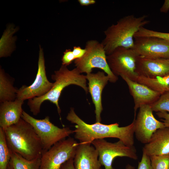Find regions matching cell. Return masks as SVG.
Listing matches in <instances>:
<instances>
[{
  "label": "cell",
  "instance_id": "cell-1",
  "mask_svg": "<svg viewBox=\"0 0 169 169\" xmlns=\"http://www.w3.org/2000/svg\"><path fill=\"white\" fill-rule=\"evenodd\" d=\"M66 119L71 123L76 124L74 130V137L79 140L80 143L91 144L95 140L110 137L118 139L127 146H134L133 121L129 125L123 127H119L117 123L106 125L96 122L93 124H88L77 115L72 107L70 108Z\"/></svg>",
  "mask_w": 169,
  "mask_h": 169
},
{
  "label": "cell",
  "instance_id": "cell-2",
  "mask_svg": "<svg viewBox=\"0 0 169 169\" xmlns=\"http://www.w3.org/2000/svg\"><path fill=\"white\" fill-rule=\"evenodd\" d=\"M4 130L10 150L28 160L41 158L43 152L41 140L33 127L21 118Z\"/></svg>",
  "mask_w": 169,
  "mask_h": 169
},
{
  "label": "cell",
  "instance_id": "cell-3",
  "mask_svg": "<svg viewBox=\"0 0 169 169\" xmlns=\"http://www.w3.org/2000/svg\"><path fill=\"white\" fill-rule=\"evenodd\" d=\"M81 74L76 68L69 70L67 66L62 65L59 69L55 71L51 76V78L55 82L50 90L42 96L28 100V105L31 112L34 115H37L40 112L42 103L49 100L56 105L60 115L61 110L58 102L61 92L65 87L71 84L75 85L82 88L86 94L89 92L86 75Z\"/></svg>",
  "mask_w": 169,
  "mask_h": 169
},
{
  "label": "cell",
  "instance_id": "cell-4",
  "mask_svg": "<svg viewBox=\"0 0 169 169\" xmlns=\"http://www.w3.org/2000/svg\"><path fill=\"white\" fill-rule=\"evenodd\" d=\"M146 18L145 15L138 17L129 15L109 27L104 32L105 37L101 42L106 55L118 47L133 49L135 34L149 22Z\"/></svg>",
  "mask_w": 169,
  "mask_h": 169
},
{
  "label": "cell",
  "instance_id": "cell-5",
  "mask_svg": "<svg viewBox=\"0 0 169 169\" xmlns=\"http://www.w3.org/2000/svg\"><path fill=\"white\" fill-rule=\"evenodd\" d=\"M85 46L86 52L84 55L74 60L76 68L80 73H91L93 68H98L107 74L110 82H116L118 77L113 74L109 67L107 55L101 43L96 40H90L86 42Z\"/></svg>",
  "mask_w": 169,
  "mask_h": 169
},
{
  "label": "cell",
  "instance_id": "cell-6",
  "mask_svg": "<svg viewBox=\"0 0 169 169\" xmlns=\"http://www.w3.org/2000/svg\"><path fill=\"white\" fill-rule=\"evenodd\" d=\"M21 118L34 129L41 140L43 152L49 150L57 142L74 133V130L69 127L60 128L55 125L51 122L49 116H46L43 119H36L23 110Z\"/></svg>",
  "mask_w": 169,
  "mask_h": 169
},
{
  "label": "cell",
  "instance_id": "cell-7",
  "mask_svg": "<svg viewBox=\"0 0 169 169\" xmlns=\"http://www.w3.org/2000/svg\"><path fill=\"white\" fill-rule=\"evenodd\" d=\"M79 144L71 137L57 142L43 152L39 169H60L65 162L74 158Z\"/></svg>",
  "mask_w": 169,
  "mask_h": 169
},
{
  "label": "cell",
  "instance_id": "cell-8",
  "mask_svg": "<svg viewBox=\"0 0 169 169\" xmlns=\"http://www.w3.org/2000/svg\"><path fill=\"white\" fill-rule=\"evenodd\" d=\"M139 55L132 49L118 47L107 55V61L113 74L125 76L133 81L138 75L136 63Z\"/></svg>",
  "mask_w": 169,
  "mask_h": 169
},
{
  "label": "cell",
  "instance_id": "cell-9",
  "mask_svg": "<svg viewBox=\"0 0 169 169\" xmlns=\"http://www.w3.org/2000/svg\"><path fill=\"white\" fill-rule=\"evenodd\" d=\"M99 153V160L105 169H114L112 166L114 159L117 157H126L138 159L136 151L134 146H129L119 140L111 143L104 139H96L92 142Z\"/></svg>",
  "mask_w": 169,
  "mask_h": 169
},
{
  "label": "cell",
  "instance_id": "cell-10",
  "mask_svg": "<svg viewBox=\"0 0 169 169\" xmlns=\"http://www.w3.org/2000/svg\"><path fill=\"white\" fill-rule=\"evenodd\" d=\"M139 109L137 117L133 120L134 134L139 141L146 144L155 131L166 126L155 117L150 105H142Z\"/></svg>",
  "mask_w": 169,
  "mask_h": 169
},
{
  "label": "cell",
  "instance_id": "cell-11",
  "mask_svg": "<svg viewBox=\"0 0 169 169\" xmlns=\"http://www.w3.org/2000/svg\"><path fill=\"white\" fill-rule=\"evenodd\" d=\"M38 69L36 78L30 86H22L18 90L17 99L24 100L42 96L51 89L53 83L48 80L46 74L45 60L43 49L39 46Z\"/></svg>",
  "mask_w": 169,
  "mask_h": 169
},
{
  "label": "cell",
  "instance_id": "cell-12",
  "mask_svg": "<svg viewBox=\"0 0 169 169\" xmlns=\"http://www.w3.org/2000/svg\"><path fill=\"white\" fill-rule=\"evenodd\" d=\"M132 49L140 56L148 58L169 59V42L155 37L134 38Z\"/></svg>",
  "mask_w": 169,
  "mask_h": 169
},
{
  "label": "cell",
  "instance_id": "cell-13",
  "mask_svg": "<svg viewBox=\"0 0 169 169\" xmlns=\"http://www.w3.org/2000/svg\"><path fill=\"white\" fill-rule=\"evenodd\" d=\"M86 77L88 81V91L95 107L96 122H100V115L103 109L102 94L104 88L109 81V78L104 71H100L96 73L87 74Z\"/></svg>",
  "mask_w": 169,
  "mask_h": 169
},
{
  "label": "cell",
  "instance_id": "cell-14",
  "mask_svg": "<svg viewBox=\"0 0 169 169\" xmlns=\"http://www.w3.org/2000/svg\"><path fill=\"white\" fill-rule=\"evenodd\" d=\"M128 86L134 103V119L137 110L142 105H150L155 102L161 94L146 85L134 81L125 76L121 77Z\"/></svg>",
  "mask_w": 169,
  "mask_h": 169
},
{
  "label": "cell",
  "instance_id": "cell-15",
  "mask_svg": "<svg viewBox=\"0 0 169 169\" xmlns=\"http://www.w3.org/2000/svg\"><path fill=\"white\" fill-rule=\"evenodd\" d=\"M136 72L138 75L154 78L169 74V59L148 58L140 56Z\"/></svg>",
  "mask_w": 169,
  "mask_h": 169
},
{
  "label": "cell",
  "instance_id": "cell-16",
  "mask_svg": "<svg viewBox=\"0 0 169 169\" xmlns=\"http://www.w3.org/2000/svg\"><path fill=\"white\" fill-rule=\"evenodd\" d=\"M91 144L79 143L73 159L75 169H101L98 152Z\"/></svg>",
  "mask_w": 169,
  "mask_h": 169
},
{
  "label": "cell",
  "instance_id": "cell-17",
  "mask_svg": "<svg viewBox=\"0 0 169 169\" xmlns=\"http://www.w3.org/2000/svg\"><path fill=\"white\" fill-rule=\"evenodd\" d=\"M149 156L169 153V127L159 129L152 135L142 149Z\"/></svg>",
  "mask_w": 169,
  "mask_h": 169
},
{
  "label": "cell",
  "instance_id": "cell-18",
  "mask_svg": "<svg viewBox=\"0 0 169 169\" xmlns=\"http://www.w3.org/2000/svg\"><path fill=\"white\" fill-rule=\"evenodd\" d=\"M23 100L16 99L13 101L1 103L0 127L3 130L17 123L21 118Z\"/></svg>",
  "mask_w": 169,
  "mask_h": 169
},
{
  "label": "cell",
  "instance_id": "cell-19",
  "mask_svg": "<svg viewBox=\"0 0 169 169\" xmlns=\"http://www.w3.org/2000/svg\"><path fill=\"white\" fill-rule=\"evenodd\" d=\"M133 81L146 85L161 95L169 92V74L154 78L138 75Z\"/></svg>",
  "mask_w": 169,
  "mask_h": 169
},
{
  "label": "cell",
  "instance_id": "cell-20",
  "mask_svg": "<svg viewBox=\"0 0 169 169\" xmlns=\"http://www.w3.org/2000/svg\"><path fill=\"white\" fill-rule=\"evenodd\" d=\"M18 90L13 86L3 70L0 71V101H13L17 99Z\"/></svg>",
  "mask_w": 169,
  "mask_h": 169
},
{
  "label": "cell",
  "instance_id": "cell-21",
  "mask_svg": "<svg viewBox=\"0 0 169 169\" xmlns=\"http://www.w3.org/2000/svg\"><path fill=\"white\" fill-rule=\"evenodd\" d=\"M10 152V160L13 169H39L41 158L28 160L16 152Z\"/></svg>",
  "mask_w": 169,
  "mask_h": 169
},
{
  "label": "cell",
  "instance_id": "cell-22",
  "mask_svg": "<svg viewBox=\"0 0 169 169\" xmlns=\"http://www.w3.org/2000/svg\"><path fill=\"white\" fill-rule=\"evenodd\" d=\"M11 152L6 142L3 129L0 127V169H7Z\"/></svg>",
  "mask_w": 169,
  "mask_h": 169
},
{
  "label": "cell",
  "instance_id": "cell-23",
  "mask_svg": "<svg viewBox=\"0 0 169 169\" xmlns=\"http://www.w3.org/2000/svg\"><path fill=\"white\" fill-rule=\"evenodd\" d=\"M150 105L153 111L168 112L169 113V92L161 95L158 99Z\"/></svg>",
  "mask_w": 169,
  "mask_h": 169
},
{
  "label": "cell",
  "instance_id": "cell-24",
  "mask_svg": "<svg viewBox=\"0 0 169 169\" xmlns=\"http://www.w3.org/2000/svg\"><path fill=\"white\" fill-rule=\"evenodd\" d=\"M10 28L6 30L0 40V57L8 56L11 52L9 49L11 45L9 44L12 43V33L15 31L14 30L12 31L13 29L11 32L12 28Z\"/></svg>",
  "mask_w": 169,
  "mask_h": 169
},
{
  "label": "cell",
  "instance_id": "cell-25",
  "mask_svg": "<svg viewBox=\"0 0 169 169\" xmlns=\"http://www.w3.org/2000/svg\"><path fill=\"white\" fill-rule=\"evenodd\" d=\"M150 157L153 169H169V153Z\"/></svg>",
  "mask_w": 169,
  "mask_h": 169
},
{
  "label": "cell",
  "instance_id": "cell-26",
  "mask_svg": "<svg viewBox=\"0 0 169 169\" xmlns=\"http://www.w3.org/2000/svg\"><path fill=\"white\" fill-rule=\"evenodd\" d=\"M152 37L161 38L169 42V33H163L141 27L135 34V37Z\"/></svg>",
  "mask_w": 169,
  "mask_h": 169
},
{
  "label": "cell",
  "instance_id": "cell-27",
  "mask_svg": "<svg viewBox=\"0 0 169 169\" xmlns=\"http://www.w3.org/2000/svg\"><path fill=\"white\" fill-rule=\"evenodd\" d=\"M142 152L141 159L139 162L137 169H153L151 166L150 157Z\"/></svg>",
  "mask_w": 169,
  "mask_h": 169
},
{
  "label": "cell",
  "instance_id": "cell-28",
  "mask_svg": "<svg viewBox=\"0 0 169 169\" xmlns=\"http://www.w3.org/2000/svg\"><path fill=\"white\" fill-rule=\"evenodd\" d=\"M75 59L72 51L70 49H67L64 52L62 58V65L66 66L69 65Z\"/></svg>",
  "mask_w": 169,
  "mask_h": 169
},
{
  "label": "cell",
  "instance_id": "cell-29",
  "mask_svg": "<svg viewBox=\"0 0 169 169\" xmlns=\"http://www.w3.org/2000/svg\"><path fill=\"white\" fill-rule=\"evenodd\" d=\"M72 52L76 59L81 58L85 53L86 50L85 49L81 48L79 46H75L73 47Z\"/></svg>",
  "mask_w": 169,
  "mask_h": 169
},
{
  "label": "cell",
  "instance_id": "cell-30",
  "mask_svg": "<svg viewBox=\"0 0 169 169\" xmlns=\"http://www.w3.org/2000/svg\"><path fill=\"white\" fill-rule=\"evenodd\" d=\"M157 115L162 119L165 126L169 127V113L165 112H156Z\"/></svg>",
  "mask_w": 169,
  "mask_h": 169
},
{
  "label": "cell",
  "instance_id": "cell-31",
  "mask_svg": "<svg viewBox=\"0 0 169 169\" xmlns=\"http://www.w3.org/2000/svg\"><path fill=\"white\" fill-rule=\"evenodd\" d=\"M74 158L71 159L64 163L60 169H75L74 165Z\"/></svg>",
  "mask_w": 169,
  "mask_h": 169
},
{
  "label": "cell",
  "instance_id": "cell-32",
  "mask_svg": "<svg viewBox=\"0 0 169 169\" xmlns=\"http://www.w3.org/2000/svg\"><path fill=\"white\" fill-rule=\"evenodd\" d=\"M169 10V0H165L160 9L161 12L166 13Z\"/></svg>",
  "mask_w": 169,
  "mask_h": 169
},
{
  "label": "cell",
  "instance_id": "cell-33",
  "mask_svg": "<svg viewBox=\"0 0 169 169\" xmlns=\"http://www.w3.org/2000/svg\"><path fill=\"white\" fill-rule=\"evenodd\" d=\"M78 2L81 5L83 6L93 4L96 3L95 0H78Z\"/></svg>",
  "mask_w": 169,
  "mask_h": 169
},
{
  "label": "cell",
  "instance_id": "cell-34",
  "mask_svg": "<svg viewBox=\"0 0 169 169\" xmlns=\"http://www.w3.org/2000/svg\"><path fill=\"white\" fill-rule=\"evenodd\" d=\"M7 169H13L11 160L8 164Z\"/></svg>",
  "mask_w": 169,
  "mask_h": 169
},
{
  "label": "cell",
  "instance_id": "cell-35",
  "mask_svg": "<svg viewBox=\"0 0 169 169\" xmlns=\"http://www.w3.org/2000/svg\"><path fill=\"white\" fill-rule=\"evenodd\" d=\"M125 169H134V167L130 165H128L126 167Z\"/></svg>",
  "mask_w": 169,
  "mask_h": 169
}]
</instances>
